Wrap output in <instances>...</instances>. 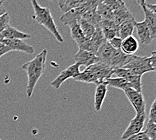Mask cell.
Masks as SVG:
<instances>
[{
	"label": "cell",
	"instance_id": "6da1fadb",
	"mask_svg": "<svg viewBox=\"0 0 156 140\" xmlns=\"http://www.w3.org/2000/svg\"><path fill=\"white\" fill-rule=\"evenodd\" d=\"M47 54V49H44L32 60L22 65V69L27 72L28 76V84L26 92L28 98L32 96L39 79L44 73Z\"/></svg>",
	"mask_w": 156,
	"mask_h": 140
},
{
	"label": "cell",
	"instance_id": "7a4b0ae2",
	"mask_svg": "<svg viewBox=\"0 0 156 140\" xmlns=\"http://www.w3.org/2000/svg\"><path fill=\"white\" fill-rule=\"evenodd\" d=\"M113 70L111 66L98 62L86 67L85 70L80 72L73 80L76 82L97 85L112 77Z\"/></svg>",
	"mask_w": 156,
	"mask_h": 140
},
{
	"label": "cell",
	"instance_id": "3957f363",
	"mask_svg": "<svg viewBox=\"0 0 156 140\" xmlns=\"http://www.w3.org/2000/svg\"><path fill=\"white\" fill-rule=\"evenodd\" d=\"M32 8L34 9V14L32 19L37 22L38 24L43 26L53 34L56 40L60 43H63L64 39L60 34L58 29L55 24L53 16L49 8L42 7L38 2L35 0L31 1Z\"/></svg>",
	"mask_w": 156,
	"mask_h": 140
},
{
	"label": "cell",
	"instance_id": "277c9868",
	"mask_svg": "<svg viewBox=\"0 0 156 140\" xmlns=\"http://www.w3.org/2000/svg\"><path fill=\"white\" fill-rule=\"evenodd\" d=\"M129 70L131 72L136 76L143 75L155 71V51L151 52L150 57H139L133 55L132 59L123 67Z\"/></svg>",
	"mask_w": 156,
	"mask_h": 140
},
{
	"label": "cell",
	"instance_id": "5b68a950",
	"mask_svg": "<svg viewBox=\"0 0 156 140\" xmlns=\"http://www.w3.org/2000/svg\"><path fill=\"white\" fill-rule=\"evenodd\" d=\"M101 1L96 0H86V2L81 5L78 8H75L72 10L64 14L60 18V20L63 25L67 26L70 22L73 21H78L82 18L84 13H86L88 9L97 7Z\"/></svg>",
	"mask_w": 156,
	"mask_h": 140
},
{
	"label": "cell",
	"instance_id": "8992f818",
	"mask_svg": "<svg viewBox=\"0 0 156 140\" xmlns=\"http://www.w3.org/2000/svg\"><path fill=\"white\" fill-rule=\"evenodd\" d=\"M146 120V112L136 114L135 117L131 121L125 131L121 135V140H124L130 138L131 136L141 132L144 128Z\"/></svg>",
	"mask_w": 156,
	"mask_h": 140
},
{
	"label": "cell",
	"instance_id": "52a82bcc",
	"mask_svg": "<svg viewBox=\"0 0 156 140\" xmlns=\"http://www.w3.org/2000/svg\"><path fill=\"white\" fill-rule=\"evenodd\" d=\"M80 66L77 63H74L71 65L69 67L66 68V70H63L58 74V76L52 81L51 86L55 88V89H59L61 85L66 82V81L69 78H73L77 76L80 71Z\"/></svg>",
	"mask_w": 156,
	"mask_h": 140
},
{
	"label": "cell",
	"instance_id": "ba28073f",
	"mask_svg": "<svg viewBox=\"0 0 156 140\" xmlns=\"http://www.w3.org/2000/svg\"><path fill=\"white\" fill-rule=\"evenodd\" d=\"M124 92L129 101L134 108L136 114L146 112L145 100L141 92H138L132 88L126 89Z\"/></svg>",
	"mask_w": 156,
	"mask_h": 140
},
{
	"label": "cell",
	"instance_id": "9c48e42d",
	"mask_svg": "<svg viewBox=\"0 0 156 140\" xmlns=\"http://www.w3.org/2000/svg\"><path fill=\"white\" fill-rule=\"evenodd\" d=\"M0 43L6 45L12 51H20L28 55L33 54L35 52L34 48L26 43L23 40H20V39H0Z\"/></svg>",
	"mask_w": 156,
	"mask_h": 140
},
{
	"label": "cell",
	"instance_id": "30bf717a",
	"mask_svg": "<svg viewBox=\"0 0 156 140\" xmlns=\"http://www.w3.org/2000/svg\"><path fill=\"white\" fill-rule=\"evenodd\" d=\"M116 51V48H114L110 45L109 41H106L98 48V50L97 51L96 53V56L98 59V62L110 66V61L112 59Z\"/></svg>",
	"mask_w": 156,
	"mask_h": 140
},
{
	"label": "cell",
	"instance_id": "8fae6325",
	"mask_svg": "<svg viewBox=\"0 0 156 140\" xmlns=\"http://www.w3.org/2000/svg\"><path fill=\"white\" fill-rule=\"evenodd\" d=\"M135 28L136 30V34L140 39L141 43L149 45L151 44L155 38L153 37L151 32L145 20L142 22H136Z\"/></svg>",
	"mask_w": 156,
	"mask_h": 140
},
{
	"label": "cell",
	"instance_id": "7c38bea8",
	"mask_svg": "<svg viewBox=\"0 0 156 140\" xmlns=\"http://www.w3.org/2000/svg\"><path fill=\"white\" fill-rule=\"evenodd\" d=\"M73 59L76 63L79 64L80 66H86V67L98 63L95 54L82 50L81 48H79L76 54L74 55Z\"/></svg>",
	"mask_w": 156,
	"mask_h": 140
},
{
	"label": "cell",
	"instance_id": "4fadbf2b",
	"mask_svg": "<svg viewBox=\"0 0 156 140\" xmlns=\"http://www.w3.org/2000/svg\"><path fill=\"white\" fill-rule=\"evenodd\" d=\"M136 3L141 6L145 14V20L149 29L151 32L153 37L155 39L156 37V13L153 12L149 9L145 5V1L144 0H138Z\"/></svg>",
	"mask_w": 156,
	"mask_h": 140
},
{
	"label": "cell",
	"instance_id": "5bb4252c",
	"mask_svg": "<svg viewBox=\"0 0 156 140\" xmlns=\"http://www.w3.org/2000/svg\"><path fill=\"white\" fill-rule=\"evenodd\" d=\"M99 28L101 29L106 41H109L115 37H119V27L112 20H102Z\"/></svg>",
	"mask_w": 156,
	"mask_h": 140
},
{
	"label": "cell",
	"instance_id": "9a60e30c",
	"mask_svg": "<svg viewBox=\"0 0 156 140\" xmlns=\"http://www.w3.org/2000/svg\"><path fill=\"white\" fill-rule=\"evenodd\" d=\"M108 85L106 81L96 85L95 94H94V109L96 111H100L102 109L103 102L108 92Z\"/></svg>",
	"mask_w": 156,
	"mask_h": 140
},
{
	"label": "cell",
	"instance_id": "2e32d148",
	"mask_svg": "<svg viewBox=\"0 0 156 140\" xmlns=\"http://www.w3.org/2000/svg\"><path fill=\"white\" fill-rule=\"evenodd\" d=\"M31 37L32 36L30 34L19 31L10 25H8L0 33V39H20L24 41V39H28Z\"/></svg>",
	"mask_w": 156,
	"mask_h": 140
},
{
	"label": "cell",
	"instance_id": "e0dca14e",
	"mask_svg": "<svg viewBox=\"0 0 156 140\" xmlns=\"http://www.w3.org/2000/svg\"><path fill=\"white\" fill-rule=\"evenodd\" d=\"M133 55H126L122 52L121 49H116L112 59L110 61V66H111L114 70L123 68L126 64L130 62Z\"/></svg>",
	"mask_w": 156,
	"mask_h": 140
},
{
	"label": "cell",
	"instance_id": "ac0fdd59",
	"mask_svg": "<svg viewBox=\"0 0 156 140\" xmlns=\"http://www.w3.org/2000/svg\"><path fill=\"white\" fill-rule=\"evenodd\" d=\"M139 47V44L136 38L133 36H130L122 40L121 50L126 55H133L138 51Z\"/></svg>",
	"mask_w": 156,
	"mask_h": 140
},
{
	"label": "cell",
	"instance_id": "d6986e66",
	"mask_svg": "<svg viewBox=\"0 0 156 140\" xmlns=\"http://www.w3.org/2000/svg\"><path fill=\"white\" fill-rule=\"evenodd\" d=\"M135 19L133 17L129 20H126V21L119 26V37L122 40L125 38L133 36V31H134L135 24Z\"/></svg>",
	"mask_w": 156,
	"mask_h": 140
},
{
	"label": "cell",
	"instance_id": "ffe728a7",
	"mask_svg": "<svg viewBox=\"0 0 156 140\" xmlns=\"http://www.w3.org/2000/svg\"><path fill=\"white\" fill-rule=\"evenodd\" d=\"M67 26L69 27L70 28L71 38L77 43L78 47L80 46L81 45L87 40L83 36L77 21L71 22Z\"/></svg>",
	"mask_w": 156,
	"mask_h": 140
},
{
	"label": "cell",
	"instance_id": "44dd1931",
	"mask_svg": "<svg viewBox=\"0 0 156 140\" xmlns=\"http://www.w3.org/2000/svg\"><path fill=\"white\" fill-rule=\"evenodd\" d=\"M133 17L134 16L132 14V13L130 12L128 8L126 7V5H125L121 8H120L116 12L114 13V18L112 21L115 22L116 25H117L119 27V26L122 22L126 21V20H129Z\"/></svg>",
	"mask_w": 156,
	"mask_h": 140
},
{
	"label": "cell",
	"instance_id": "7402d4cb",
	"mask_svg": "<svg viewBox=\"0 0 156 140\" xmlns=\"http://www.w3.org/2000/svg\"><path fill=\"white\" fill-rule=\"evenodd\" d=\"M90 41L94 53L96 54L98 48L106 41L101 29L100 28H96V31L94 32L92 37L90 39Z\"/></svg>",
	"mask_w": 156,
	"mask_h": 140
},
{
	"label": "cell",
	"instance_id": "603a6c76",
	"mask_svg": "<svg viewBox=\"0 0 156 140\" xmlns=\"http://www.w3.org/2000/svg\"><path fill=\"white\" fill-rule=\"evenodd\" d=\"M86 2V0H62L58 2V7L64 14L78 8Z\"/></svg>",
	"mask_w": 156,
	"mask_h": 140
},
{
	"label": "cell",
	"instance_id": "cb8c5ba5",
	"mask_svg": "<svg viewBox=\"0 0 156 140\" xmlns=\"http://www.w3.org/2000/svg\"><path fill=\"white\" fill-rule=\"evenodd\" d=\"M97 7L88 9V10H87L86 13H84L82 18L83 20H86L87 22H88L89 23L94 25V27H96V28H99L100 22L102 21L101 18L100 17L99 15L97 13V11H96Z\"/></svg>",
	"mask_w": 156,
	"mask_h": 140
},
{
	"label": "cell",
	"instance_id": "d4e9b609",
	"mask_svg": "<svg viewBox=\"0 0 156 140\" xmlns=\"http://www.w3.org/2000/svg\"><path fill=\"white\" fill-rule=\"evenodd\" d=\"M107 85L124 91L127 88H131L130 84L124 78L110 77L106 80Z\"/></svg>",
	"mask_w": 156,
	"mask_h": 140
},
{
	"label": "cell",
	"instance_id": "484cf974",
	"mask_svg": "<svg viewBox=\"0 0 156 140\" xmlns=\"http://www.w3.org/2000/svg\"><path fill=\"white\" fill-rule=\"evenodd\" d=\"M98 14L102 20H113L114 12L107 6L103 1L100 2L96 8Z\"/></svg>",
	"mask_w": 156,
	"mask_h": 140
},
{
	"label": "cell",
	"instance_id": "4316f807",
	"mask_svg": "<svg viewBox=\"0 0 156 140\" xmlns=\"http://www.w3.org/2000/svg\"><path fill=\"white\" fill-rule=\"evenodd\" d=\"M77 22L83 36L87 40H90L92 37L94 32L96 31V27L83 18H81Z\"/></svg>",
	"mask_w": 156,
	"mask_h": 140
},
{
	"label": "cell",
	"instance_id": "83f0119b",
	"mask_svg": "<svg viewBox=\"0 0 156 140\" xmlns=\"http://www.w3.org/2000/svg\"><path fill=\"white\" fill-rule=\"evenodd\" d=\"M103 2L114 13L125 5V3L121 0H105V1H103Z\"/></svg>",
	"mask_w": 156,
	"mask_h": 140
},
{
	"label": "cell",
	"instance_id": "f1b7e54d",
	"mask_svg": "<svg viewBox=\"0 0 156 140\" xmlns=\"http://www.w3.org/2000/svg\"><path fill=\"white\" fill-rule=\"evenodd\" d=\"M156 123L151 122V121H147V125L145 127V133L147 135L149 138L151 140H155L156 139Z\"/></svg>",
	"mask_w": 156,
	"mask_h": 140
},
{
	"label": "cell",
	"instance_id": "f546056e",
	"mask_svg": "<svg viewBox=\"0 0 156 140\" xmlns=\"http://www.w3.org/2000/svg\"><path fill=\"white\" fill-rule=\"evenodd\" d=\"M148 121L156 123V100L152 102L148 114Z\"/></svg>",
	"mask_w": 156,
	"mask_h": 140
},
{
	"label": "cell",
	"instance_id": "4dcf8cb0",
	"mask_svg": "<svg viewBox=\"0 0 156 140\" xmlns=\"http://www.w3.org/2000/svg\"><path fill=\"white\" fill-rule=\"evenodd\" d=\"M9 21H10V18L8 13H5L4 15H3L0 18V33L4 30V29L9 25Z\"/></svg>",
	"mask_w": 156,
	"mask_h": 140
},
{
	"label": "cell",
	"instance_id": "1f68e13d",
	"mask_svg": "<svg viewBox=\"0 0 156 140\" xmlns=\"http://www.w3.org/2000/svg\"><path fill=\"white\" fill-rule=\"evenodd\" d=\"M124 140H151V139L145 134L144 131H141L140 133H137V134L131 136L130 138Z\"/></svg>",
	"mask_w": 156,
	"mask_h": 140
},
{
	"label": "cell",
	"instance_id": "d6a6232c",
	"mask_svg": "<svg viewBox=\"0 0 156 140\" xmlns=\"http://www.w3.org/2000/svg\"><path fill=\"white\" fill-rule=\"evenodd\" d=\"M122 40L120 37H115L109 41V43L116 49H121Z\"/></svg>",
	"mask_w": 156,
	"mask_h": 140
},
{
	"label": "cell",
	"instance_id": "836d02e7",
	"mask_svg": "<svg viewBox=\"0 0 156 140\" xmlns=\"http://www.w3.org/2000/svg\"><path fill=\"white\" fill-rule=\"evenodd\" d=\"M11 51H12L8 47L6 46L4 44L0 43V58Z\"/></svg>",
	"mask_w": 156,
	"mask_h": 140
},
{
	"label": "cell",
	"instance_id": "e575fe53",
	"mask_svg": "<svg viewBox=\"0 0 156 140\" xmlns=\"http://www.w3.org/2000/svg\"><path fill=\"white\" fill-rule=\"evenodd\" d=\"M6 12V9L4 5V1H0V18L4 15Z\"/></svg>",
	"mask_w": 156,
	"mask_h": 140
},
{
	"label": "cell",
	"instance_id": "d590c367",
	"mask_svg": "<svg viewBox=\"0 0 156 140\" xmlns=\"http://www.w3.org/2000/svg\"><path fill=\"white\" fill-rule=\"evenodd\" d=\"M145 5H146V7H147L149 9H150V10L152 11L153 12L156 13V4H149V3L146 2Z\"/></svg>",
	"mask_w": 156,
	"mask_h": 140
},
{
	"label": "cell",
	"instance_id": "8d00e7d4",
	"mask_svg": "<svg viewBox=\"0 0 156 140\" xmlns=\"http://www.w3.org/2000/svg\"><path fill=\"white\" fill-rule=\"evenodd\" d=\"M0 140H2V139H0Z\"/></svg>",
	"mask_w": 156,
	"mask_h": 140
}]
</instances>
